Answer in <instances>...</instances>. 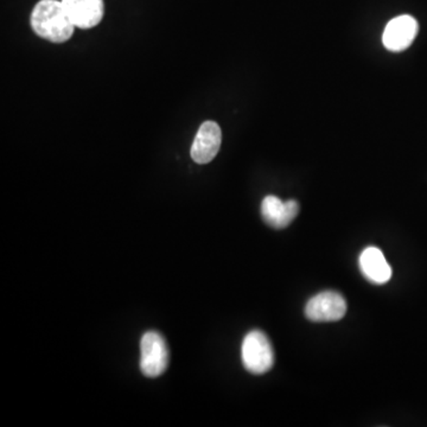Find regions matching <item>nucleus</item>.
<instances>
[{
  "label": "nucleus",
  "mask_w": 427,
  "mask_h": 427,
  "mask_svg": "<svg viewBox=\"0 0 427 427\" xmlns=\"http://www.w3.org/2000/svg\"><path fill=\"white\" fill-rule=\"evenodd\" d=\"M360 268L369 282L382 285L392 278V268L382 252L376 247H368L360 255Z\"/></svg>",
  "instance_id": "nucleus-9"
},
{
  "label": "nucleus",
  "mask_w": 427,
  "mask_h": 427,
  "mask_svg": "<svg viewBox=\"0 0 427 427\" xmlns=\"http://www.w3.org/2000/svg\"><path fill=\"white\" fill-rule=\"evenodd\" d=\"M347 312V302L339 292L325 291L307 302L305 316L312 322H336Z\"/></svg>",
  "instance_id": "nucleus-4"
},
{
  "label": "nucleus",
  "mask_w": 427,
  "mask_h": 427,
  "mask_svg": "<svg viewBox=\"0 0 427 427\" xmlns=\"http://www.w3.org/2000/svg\"><path fill=\"white\" fill-rule=\"evenodd\" d=\"M241 359L243 366L252 374L261 375L273 367L274 353L266 335L253 330L242 342Z\"/></svg>",
  "instance_id": "nucleus-2"
},
{
  "label": "nucleus",
  "mask_w": 427,
  "mask_h": 427,
  "mask_svg": "<svg viewBox=\"0 0 427 427\" xmlns=\"http://www.w3.org/2000/svg\"><path fill=\"white\" fill-rule=\"evenodd\" d=\"M299 213L297 201L284 202L277 196L270 195L261 203V216L264 221L274 229H284L293 221Z\"/></svg>",
  "instance_id": "nucleus-8"
},
{
  "label": "nucleus",
  "mask_w": 427,
  "mask_h": 427,
  "mask_svg": "<svg viewBox=\"0 0 427 427\" xmlns=\"http://www.w3.org/2000/svg\"><path fill=\"white\" fill-rule=\"evenodd\" d=\"M222 132L214 121H206L198 129L191 146V158L198 164H208L216 157L221 147Z\"/></svg>",
  "instance_id": "nucleus-5"
},
{
  "label": "nucleus",
  "mask_w": 427,
  "mask_h": 427,
  "mask_svg": "<svg viewBox=\"0 0 427 427\" xmlns=\"http://www.w3.org/2000/svg\"><path fill=\"white\" fill-rule=\"evenodd\" d=\"M418 30V22L413 17L408 15L396 17L383 31V45L391 51H403L412 45Z\"/></svg>",
  "instance_id": "nucleus-6"
},
{
  "label": "nucleus",
  "mask_w": 427,
  "mask_h": 427,
  "mask_svg": "<svg viewBox=\"0 0 427 427\" xmlns=\"http://www.w3.org/2000/svg\"><path fill=\"white\" fill-rule=\"evenodd\" d=\"M30 24L37 36L51 43H65L72 38L75 29L58 0H40L33 8Z\"/></svg>",
  "instance_id": "nucleus-1"
},
{
  "label": "nucleus",
  "mask_w": 427,
  "mask_h": 427,
  "mask_svg": "<svg viewBox=\"0 0 427 427\" xmlns=\"http://www.w3.org/2000/svg\"><path fill=\"white\" fill-rule=\"evenodd\" d=\"M169 351L164 337L149 331L140 342V369L147 378H158L168 369Z\"/></svg>",
  "instance_id": "nucleus-3"
},
{
  "label": "nucleus",
  "mask_w": 427,
  "mask_h": 427,
  "mask_svg": "<svg viewBox=\"0 0 427 427\" xmlns=\"http://www.w3.org/2000/svg\"><path fill=\"white\" fill-rule=\"evenodd\" d=\"M75 28L92 29L105 15L104 0H61Z\"/></svg>",
  "instance_id": "nucleus-7"
}]
</instances>
